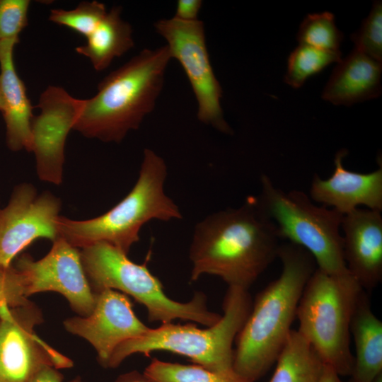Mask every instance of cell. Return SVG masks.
<instances>
[{"label": "cell", "mask_w": 382, "mask_h": 382, "mask_svg": "<svg viewBox=\"0 0 382 382\" xmlns=\"http://www.w3.org/2000/svg\"><path fill=\"white\" fill-rule=\"evenodd\" d=\"M122 8L113 7L88 37L85 45L76 51L88 57L96 71L108 68L115 57H120L134 45L130 24L121 18Z\"/></svg>", "instance_id": "20"}, {"label": "cell", "mask_w": 382, "mask_h": 382, "mask_svg": "<svg viewBox=\"0 0 382 382\" xmlns=\"http://www.w3.org/2000/svg\"><path fill=\"white\" fill-rule=\"evenodd\" d=\"M260 181L258 202L274 223L279 238L305 249L323 272H349L340 233L344 215L334 209L317 206L301 191L281 190L266 175Z\"/></svg>", "instance_id": "8"}, {"label": "cell", "mask_w": 382, "mask_h": 382, "mask_svg": "<svg viewBox=\"0 0 382 382\" xmlns=\"http://www.w3.org/2000/svg\"><path fill=\"white\" fill-rule=\"evenodd\" d=\"M29 382H63V376L58 369L47 366L39 370ZM69 382H83L80 376H76Z\"/></svg>", "instance_id": "30"}, {"label": "cell", "mask_w": 382, "mask_h": 382, "mask_svg": "<svg viewBox=\"0 0 382 382\" xmlns=\"http://www.w3.org/2000/svg\"><path fill=\"white\" fill-rule=\"evenodd\" d=\"M154 27L166 40L171 59L179 62L187 77L197 104V119L222 133L232 134L224 117L222 88L210 62L204 23L173 17L158 20Z\"/></svg>", "instance_id": "9"}, {"label": "cell", "mask_w": 382, "mask_h": 382, "mask_svg": "<svg viewBox=\"0 0 382 382\" xmlns=\"http://www.w3.org/2000/svg\"><path fill=\"white\" fill-rule=\"evenodd\" d=\"M350 335L355 348L352 382H373L382 374V322L371 310L365 292L352 316Z\"/></svg>", "instance_id": "19"}, {"label": "cell", "mask_w": 382, "mask_h": 382, "mask_svg": "<svg viewBox=\"0 0 382 382\" xmlns=\"http://www.w3.org/2000/svg\"><path fill=\"white\" fill-rule=\"evenodd\" d=\"M63 323L66 331L93 347L104 368L120 344L144 335L151 328L136 316L126 294L110 289L96 294L95 306L89 316L69 318Z\"/></svg>", "instance_id": "14"}, {"label": "cell", "mask_w": 382, "mask_h": 382, "mask_svg": "<svg viewBox=\"0 0 382 382\" xmlns=\"http://www.w3.org/2000/svg\"><path fill=\"white\" fill-rule=\"evenodd\" d=\"M106 13L104 4L97 1H83L73 10L66 11L61 8L51 10L49 19L88 37Z\"/></svg>", "instance_id": "25"}, {"label": "cell", "mask_w": 382, "mask_h": 382, "mask_svg": "<svg viewBox=\"0 0 382 382\" xmlns=\"http://www.w3.org/2000/svg\"><path fill=\"white\" fill-rule=\"evenodd\" d=\"M0 300L17 306L29 301L25 296L18 274L11 265L0 275Z\"/></svg>", "instance_id": "28"}, {"label": "cell", "mask_w": 382, "mask_h": 382, "mask_svg": "<svg viewBox=\"0 0 382 382\" xmlns=\"http://www.w3.org/2000/svg\"><path fill=\"white\" fill-rule=\"evenodd\" d=\"M341 59L340 50L325 51L299 44L288 57L284 81L291 87L299 88L311 76Z\"/></svg>", "instance_id": "23"}, {"label": "cell", "mask_w": 382, "mask_h": 382, "mask_svg": "<svg viewBox=\"0 0 382 382\" xmlns=\"http://www.w3.org/2000/svg\"><path fill=\"white\" fill-rule=\"evenodd\" d=\"M252 304L248 289L228 286L223 301V315L214 325L202 329L192 323H168L150 328L144 335L120 344L106 368H117L134 354L148 357L154 352L166 351L186 357L214 371H233V345Z\"/></svg>", "instance_id": "5"}, {"label": "cell", "mask_w": 382, "mask_h": 382, "mask_svg": "<svg viewBox=\"0 0 382 382\" xmlns=\"http://www.w3.org/2000/svg\"><path fill=\"white\" fill-rule=\"evenodd\" d=\"M24 295L44 291L62 294L79 316H88L93 310L96 294L84 272L78 248L59 236L52 242L49 253L34 260L29 255H21L15 266Z\"/></svg>", "instance_id": "11"}, {"label": "cell", "mask_w": 382, "mask_h": 382, "mask_svg": "<svg viewBox=\"0 0 382 382\" xmlns=\"http://www.w3.org/2000/svg\"><path fill=\"white\" fill-rule=\"evenodd\" d=\"M275 363L268 382H318L325 364L310 342L291 330Z\"/></svg>", "instance_id": "21"}, {"label": "cell", "mask_w": 382, "mask_h": 382, "mask_svg": "<svg viewBox=\"0 0 382 382\" xmlns=\"http://www.w3.org/2000/svg\"><path fill=\"white\" fill-rule=\"evenodd\" d=\"M5 269H6V268H4L0 264V275L3 273V272L5 270Z\"/></svg>", "instance_id": "34"}, {"label": "cell", "mask_w": 382, "mask_h": 382, "mask_svg": "<svg viewBox=\"0 0 382 382\" xmlns=\"http://www.w3.org/2000/svg\"><path fill=\"white\" fill-rule=\"evenodd\" d=\"M28 0H0V40H19L28 25Z\"/></svg>", "instance_id": "27"}, {"label": "cell", "mask_w": 382, "mask_h": 382, "mask_svg": "<svg viewBox=\"0 0 382 382\" xmlns=\"http://www.w3.org/2000/svg\"><path fill=\"white\" fill-rule=\"evenodd\" d=\"M382 62L353 49L334 68L322 98L335 105L349 106L378 98L381 93Z\"/></svg>", "instance_id": "18"}, {"label": "cell", "mask_w": 382, "mask_h": 382, "mask_svg": "<svg viewBox=\"0 0 382 382\" xmlns=\"http://www.w3.org/2000/svg\"><path fill=\"white\" fill-rule=\"evenodd\" d=\"M19 40H0V111L6 128V144L13 151H32L33 106L13 62Z\"/></svg>", "instance_id": "17"}, {"label": "cell", "mask_w": 382, "mask_h": 382, "mask_svg": "<svg viewBox=\"0 0 382 382\" xmlns=\"http://www.w3.org/2000/svg\"><path fill=\"white\" fill-rule=\"evenodd\" d=\"M83 103L62 87L49 86L41 94L37 105L40 113L33 116L30 125L32 151L40 180L57 185L62 183L66 139Z\"/></svg>", "instance_id": "13"}, {"label": "cell", "mask_w": 382, "mask_h": 382, "mask_svg": "<svg viewBox=\"0 0 382 382\" xmlns=\"http://www.w3.org/2000/svg\"><path fill=\"white\" fill-rule=\"evenodd\" d=\"M341 229L348 272L365 291L382 279V216L381 212L357 208L343 216Z\"/></svg>", "instance_id": "15"}, {"label": "cell", "mask_w": 382, "mask_h": 382, "mask_svg": "<svg viewBox=\"0 0 382 382\" xmlns=\"http://www.w3.org/2000/svg\"><path fill=\"white\" fill-rule=\"evenodd\" d=\"M171 59L166 45L144 49L110 73L98 93L83 100L73 129L104 142L122 141L154 110Z\"/></svg>", "instance_id": "3"}, {"label": "cell", "mask_w": 382, "mask_h": 382, "mask_svg": "<svg viewBox=\"0 0 382 382\" xmlns=\"http://www.w3.org/2000/svg\"><path fill=\"white\" fill-rule=\"evenodd\" d=\"M202 4L201 0H178L173 18L185 22L197 21Z\"/></svg>", "instance_id": "29"}, {"label": "cell", "mask_w": 382, "mask_h": 382, "mask_svg": "<svg viewBox=\"0 0 382 382\" xmlns=\"http://www.w3.org/2000/svg\"><path fill=\"white\" fill-rule=\"evenodd\" d=\"M80 253L94 294L105 289L119 290L143 305L151 322L163 324L180 319L209 327L221 316L208 308L207 297L202 292H196L186 302L170 299L159 279L148 269L146 262L139 265L131 261L127 254L108 243H93L82 248Z\"/></svg>", "instance_id": "6"}, {"label": "cell", "mask_w": 382, "mask_h": 382, "mask_svg": "<svg viewBox=\"0 0 382 382\" xmlns=\"http://www.w3.org/2000/svg\"><path fill=\"white\" fill-rule=\"evenodd\" d=\"M0 209H1V207H0Z\"/></svg>", "instance_id": "35"}, {"label": "cell", "mask_w": 382, "mask_h": 382, "mask_svg": "<svg viewBox=\"0 0 382 382\" xmlns=\"http://www.w3.org/2000/svg\"><path fill=\"white\" fill-rule=\"evenodd\" d=\"M115 382H158L146 374L134 370L120 375Z\"/></svg>", "instance_id": "31"}, {"label": "cell", "mask_w": 382, "mask_h": 382, "mask_svg": "<svg viewBox=\"0 0 382 382\" xmlns=\"http://www.w3.org/2000/svg\"><path fill=\"white\" fill-rule=\"evenodd\" d=\"M146 374L158 382H253L231 372H217L197 364H182L154 358L145 368Z\"/></svg>", "instance_id": "22"}, {"label": "cell", "mask_w": 382, "mask_h": 382, "mask_svg": "<svg viewBox=\"0 0 382 382\" xmlns=\"http://www.w3.org/2000/svg\"><path fill=\"white\" fill-rule=\"evenodd\" d=\"M318 382H352L351 381H345L341 376L337 374L332 369L325 366L323 373Z\"/></svg>", "instance_id": "32"}, {"label": "cell", "mask_w": 382, "mask_h": 382, "mask_svg": "<svg viewBox=\"0 0 382 382\" xmlns=\"http://www.w3.org/2000/svg\"><path fill=\"white\" fill-rule=\"evenodd\" d=\"M347 154L341 149L335 156V168L327 179L315 175L310 196L323 206L330 207L343 215L363 205L367 209H382V166L374 171L361 173L349 170L343 166Z\"/></svg>", "instance_id": "16"}, {"label": "cell", "mask_w": 382, "mask_h": 382, "mask_svg": "<svg viewBox=\"0 0 382 382\" xmlns=\"http://www.w3.org/2000/svg\"><path fill=\"white\" fill-rule=\"evenodd\" d=\"M277 257L282 265L280 275L258 293L235 340L233 370L253 382L275 363L316 270L311 255L291 243L279 245Z\"/></svg>", "instance_id": "2"}, {"label": "cell", "mask_w": 382, "mask_h": 382, "mask_svg": "<svg viewBox=\"0 0 382 382\" xmlns=\"http://www.w3.org/2000/svg\"><path fill=\"white\" fill-rule=\"evenodd\" d=\"M354 49L382 62V1H375L360 28L350 36Z\"/></svg>", "instance_id": "26"}, {"label": "cell", "mask_w": 382, "mask_h": 382, "mask_svg": "<svg viewBox=\"0 0 382 382\" xmlns=\"http://www.w3.org/2000/svg\"><path fill=\"white\" fill-rule=\"evenodd\" d=\"M279 239L257 197L250 196L240 207L214 213L195 226L190 280L211 274L248 290L277 257Z\"/></svg>", "instance_id": "1"}, {"label": "cell", "mask_w": 382, "mask_h": 382, "mask_svg": "<svg viewBox=\"0 0 382 382\" xmlns=\"http://www.w3.org/2000/svg\"><path fill=\"white\" fill-rule=\"evenodd\" d=\"M373 382H382V374L378 376Z\"/></svg>", "instance_id": "33"}, {"label": "cell", "mask_w": 382, "mask_h": 382, "mask_svg": "<svg viewBox=\"0 0 382 382\" xmlns=\"http://www.w3.org/2000/svg\"><path fill=\"white\" fill-rule=\"evenodd\" d=\"M166 176L163 158L145 149L137 181L129 193L108 212L93 219L79 221L59 216L57 220L59 236L76 248L105 242L128 254L148 221L182 219L178 205L165 192Z\"/></svg>", "instance_id": "4"}, {"label": "cell", "mask_w": 382, "mask_h": 382, "mask_svg": "<svg viewBox=\"0 0 382 382\" xmlns=\"http://www.w3.org/2000/svg\"><path fill=\"white\" fill-rule=\"evenodd\" d=\"M42 315L31 301L11 306L0 300V382H29L42 368H71V359L39 337Z\"/></svg>", "instance_id": "10"}, {"label": "cell", "mask_w": 382, "mask_h": 382, "mask_svg": "<svg viewBox=\"0 0 382 382\" xmlns=\"http://www.w3.org/2000/svg\"><path fill=\"white\" fill-rule=\"evenodd\" d=\"M363 291L349 272L331 274L316 268L297 307V330L310 342L325 365L341 377L350 376L352 372L350 325Z\"/></svg>", "instance_id": "7"}, {"label": "cell", "mask_w": 382, "mask_h": 382, "mask_svg": "<svg viewBox=\"0 0 382 382\" xmlns=\"http://www.w3.org/2000/svg\"><path fill=\"white\" fill-rule=\"evenodd\" d=\"M61 201L50 192L38 194L30 183L16 185L7 205L0 209V264L8 268L13 259L39 238L52 242L59 236L57 220Z\"/></svg>", "instance_id": "12"}, {"label": "cell", "mask_w": 382, "mask_h": 382, "mask_svg": "<svg viewBox=\"0 0 382 382\" xmlns=\"http://www.w3.org/2000/svg\"><path fill=\"white\" fill-rule=\"evenodd\" d=\"M299 44L325 51H339L343 33L329 11L308 14L300 24L296 35Z\"/></svg>", "instance_id": "24"}]
</instances>
